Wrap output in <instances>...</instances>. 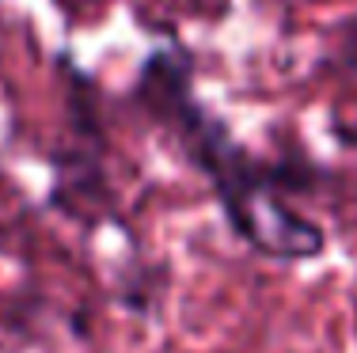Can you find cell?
I'll return each mask as SVG.
<instances>
[{
  "mask_svg": "<svg viewBox=\"0 0 357 353\" xmlns=\"http://www.w3.org/2000/svg\"><path fill=\"white\" fill-rule=\"evenodd\" d=\"M130 103L164 125L178 152L213 187L232 232L262 258L304 262L327 247V232L289 205V194H316L327 171L308 156L259 159L228 133V125L194 95V57L186 46H160L144 57Z\"/></svg>",
  "mask_w": 357,
  "mask_h": 353,
  "instance_id": "obj_1",
  "label": "cell"
},
{
  "mask_svg": "<svg viewBox=\"0 0 357 353\" xmlns=\"http://www.w3.org/2000/svg\"><path fill=\"white\" fill-rule=\"evenodd\" d=\"M57 72L65 80V122H69L73 145H61L54 152V190L50 205L61 217L96 228L103 221H118L114 187L103 167L107 159V125L99 114V95L88 72L73 65L69 54L57 57Z\"/></svg>",
  "mask_w": 357,
  "mask_h": 353,
  "instance_id": "obj_2",
  "label": "cell"
},
{
  "mask_svg": "<svg viewBox=\"0 0 357 353\" xmlns=\"http://www.w3.org/2000/svg\"><path fill=\"white\" fill-rule=\"evenodd\" d=\"M319 72H335V77L357 72V15L331 27V46L327 54H319Z\"/></svg>",
  "mask_w": 357,
  "mask_h": 353,
  "instance_id": "obj_3",
  "label": "cell"
},
{
  "mask_svg": "<svg viewBox=\"0 0 357 353\" xmlns=\"http://www.w3.org/2000/svg\"><path fill=\"white\" fill-rule=\"evenodd\" d=\"M183 4H190V8H202V4H206V0H183Z\"/></svg>",
  "mask_w": 357,
  "mask_h": 353,
  "instance_id": "obj_4",
  "label": "cell"
}]
</instances>
